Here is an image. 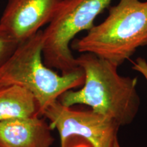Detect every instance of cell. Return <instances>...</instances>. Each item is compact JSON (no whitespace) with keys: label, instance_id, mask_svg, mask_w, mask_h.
I'll use <instances>...</instances> for the list:
<instances>
[{"label":"cell","instance_id":"1","mask_svg":"<svg viewBox=\"0 0 147 147\" xmlns=\"http://www.w3.org/2000/svg\"><path fill=\"white\" fill-rule=\"evenodd\" d=\"M76 59L85 75L84 84L80 89L64 92L59 101L67 107L89 106L120 127L131 123L140 105L136 77L121 76L119 66L92 53H81Z\"/></svg>","mask_w":147,"mask_h":147},{"label":"cell","instance_id":"2","mask_svg":"<svg viewBox=\"0 0 147 147\" xmlns=\"http://www.w3.org/2000/svg\"><path fill=\"white\" fill-rule=\"evenodd\" d=\"M104 21L86 36L73 40L71 49L121 65L139 48L147 46V1L119 0Z\"/></svg>","mask_w":147,"mask_h":147},{"label":"cell","instance_id":"3","mask_svg":"<svg viewBox=\"0 0 147 147\" xmlns=\"http://www.w3.org/2000/svg\"><path fill=\"white\" fill-rule=\"evenodd\" d=\"M84 78L80 67L59 74L45 65L42 30L20 43L13 54L0 65V87L17 85L28 90L39 102L42 115L45 108L64 92L82 86Z\"/></svg>","mask_w":147,"mask_h":147},{"label":"cell","instance_id":"4","mask_svg":"<svg viewBox=\"0 0 147 147\" xmlns=\"http://www.w3.org/2000/svg\"><path fill=\"white\" fill-rule=\"evenodd\" d=\"M113 0H62L49 26L42 31V57L47 67L67 74L79 67L71 42L78 33L94 26L97 16Z\"/></svg>","mask_w":147,"mask_h":147},{"label":"cell","instance_id":"5","mask_svg":"<svg viewBox=\"0 0 147 147\" xmlns=\"http://www.w3.org/2000/svg\"><path fill=\"white\" fill-rule=\"evenodd\" d=\"M42 117L49 121L53 129L58 131L61 147L74 136L83 138L93 147H113L121 127L113 119L93 110L74 109L59 100L45 108Z\"/></svg>","mask_w":147,"mask_h":147},{"label":"cell","instance_id":"6","mask_svg":"<svg viewBox=\"0 0 147 147\" xmlns=\"http://www.w3.org/2000/svg\"><path fill=\"white\" fill-rule=\"evenodd\" d=\"M62 0H8L0 18V26L19 43L49 24Z\"/></svg>","mask_w":147,"mask_h":147},{"label":"cell","instance_id":"7","mask_svg":"<svg viewBox=\"0 0 147 147\" xmlns=\"http://www.w3.org/2000/svg\"><path fill=\"white\" fill-rule=\"evenodd\" d=\"M53 129L42 116L0 122V147H51Z\"/></svg>","mask_w":147,"mask_h":147},{"label":"cell","instance_id":"8","mask_svg":"<svg viewBox=\"0 0 147 147\" xmlns=\"http://www.w3.org/2000/svg\"><path fill=\"white\" fill-rule=\"evenodd\" d=\"M42 116L36 97L17 85L0 87V122Z\"/></svg>","mask_w":147,"mask_h":147},{"label":"cell","instance_id":"9","mask_svg":"<svg viewBox=\"0 0 147 147\" xmlns=\"http://www.w3.org/2000/svg\"><path fill=\"white\" fill-rule=\"evenodd\" d=\"M19 45L8 31L0 26V65L13 54Z\"/></svg>","mask_w":147,"mask_h":147},{"label":"cell","instance_id":"10","mask_svg":"<svg viewBox=\"0 0 147 147\" xmlns=\"http://www.w3.org/2000/svg\"><path fill=\"white\" fill-rule=\"evenodd\" d=\"M131 68L142 75L147 82V61L145 59L138 57L133 62Z\"/></svg>","mask_w":147,"mask_h":147},{"label":"cell","instance_id":"11","mask_svg":"<svg viewBox=\"0 0 147 147\" xmlns=\"http://www.w3.org/2000/svg\"><path fill=\"white\" fill-rule=\"evenodd\" d=\"M113 147H121L120 144H119V143L118 138H117V139L115 141V143H114Z\"/></svg>","mask_w":147,"mask_h":147}]
</instances>
